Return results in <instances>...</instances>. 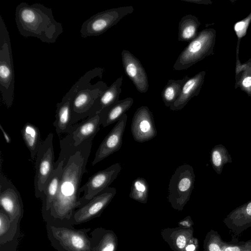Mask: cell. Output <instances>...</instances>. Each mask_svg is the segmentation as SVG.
Wrapping results in <instances>:
<instances>
[{"label": "cell", "mask_w": 251, "mask_h": 251, "mask_svg": "<svg viewBox=\"0 0 251 251\" xmlns=\"http://www.w3.org/2000/svg\"><path fill=\"white\" fill-rule=\"evenodd\" d=\"M123 79V76L122 75L110 86H108L95 102L90 111L89 117L100 113L103 109L119 100L120 95L122 92Z\"/></svg>", "instance_id": "cb8c5ba5"}, {"label": "cell", "mask_w": 251, "mask_h": 251, "mask_svg": "<svg viewBox=\"0 0 251 251\" xmlns=\"http://www.w3.org/2000/svg\"><path fill=\"white\" fill-rule=\"evenodd\" d=\"M90 251H117L118 237L111 230L97 227L90 232Z\"/></svg>", "instance_id": "7402d4cb"}, {"label": "cell", "mask_w": 251, "mask_h": 251, "mask_svg": "<svg viewBox=\"0 0 251 251\" xmlns=\"http://www.w3.org/2000/svg\"><path fill=\"white\" fill-rule=\"evenodd\" d=\"M226 244L217 231L211 229L205 235L203 250L204 251H224Z\"/></svg>", "instance_id": "1f68e13d"}, {"label": "cell", "mask_w": 251, "mask_h": 251, "mask_svg": "<svg viewBox=\"0 0 251 251\" xmlns=\"http://www.w3.org/2000/svg\"><path fill=\"white\" fill-rule=\"evenodd\" d=\"M133 103V99L127 97L119 100L110 106L103 109L99 114L100 123L105 127L115 122H117L123 115L126 114Z\"/></svg>", "instance_id": "603a6c76"}, {"label": "cell", "mask_w": 251, "mask_h": 251, "mask_svg": "<svg viewBox=\"0 0 251 251\" xmlns=\"http://www.w3.org/2000/svg\"><path fill=\"white\" fill-rule=\"evenodd\" d=\"M131 131L135 141L139 143L148 141L157 135L152 112L147 106L139 107L134 114Z\"/></svg>", "instance_id": "4fadbf2b"}, {"label": "cell", "mask_w": 251, "mask_h": 251, "mask_svg": "<svg viewBox=\"0 0 251 251\" xmlns=\"http://www.w3.org/2000/svg\"><path fill=\"white\" fill-rule=\"evenodd\" d=\"M189 78L185 75L179 79H169L161 92V97L166 106L170 107L179 96L182 88Z\"/></svg>", "instance_id": "f1b7e54d"}, {"label": "cell", "mask_w": 251, "mask_h": 251, "mask_svg": "<svg viewBox=\"0 0 251 251\" xmlns=\"http://www.w3.org/2000/svg\"><path fill=\"white\" fill-rule=\"evenodd\" d=\"M127 120V115L125 114L104 138L97 150L92 162L93 166L120 149Z\"/></svg>", "instance_id": "5bb4252c"}, {"label": "cell", "mask_w": 251, "mask_h": 251, "mask_svg": "<svg viewBox=\"0 0 251 251\" xmlns=\"http://www.w3.org/2000/svg\"><path fill=\"white\" fill-rule=\"evenodd\" d=\"M194 228L167 227L161 230L163 239L173 251H188L189 246L197 239Z\"/></svg>", "instance_id": "2e32d148"}, {"label": "cell", "mask_w": 251, "mask_h": 251, "mask_svg": "<svg viewBox=\"0 0 251 251\" xmlns=\"http://www.w3.org/2000/svg\"><path fill=\"white\" fill-rule=\"evenodd\" d=\"M149 195V184L143 177H137L132 183L129 197L142 203L147 202Z\"/></svg>", "instance_id": "4dcf8cb0"}, {"label": "cell", "mask_w": 251, "mask_h": 251, "mask_svg": "<svg viewBox=\"0 0 251 251\" xmlns=\"http://www.w3.org/2000/svg\"><path fill=\"white\" fill-rule=\"evenodd\" d=\"M194 224L190 216H187L178 223V226L184 228H193Z\"/></svg>", "instance_id": "e575fe53"}, {"label": "cell", "mask_w": 251, "mask_h": 251, "mask_svg": "<svg viewBox=\"0 0 251 251\" xmlns=\"http://www.w3.org/2000/svg\"><path fill=\"white\" fill-rule=\"evenodd\" d=\"M181 1L196 4H210L212 1L209 0H181Z\"/></svg>", "instance_id": "d590c367"}, {"label": "cell", "mask_w": 251, "mask_h": 251, "mask_svg": "<svg viewBox=\"0 0 251 251\" xmlns=\"http://www.w3.org/2000/svg\"><path fill=\"white\" fill-rule=\"evenodd\" d=\"M0 128L3 133V136L5 138V140L7 143H10L11 142V139L9 135V134L5 131L3 127L1 125H0Z\"/></svg>", "instance_id": "8d00e7d4"}, {"label": "cell", "mask_w": 251, "mask_h": 251, "mask_svg": "<svg viewBox=\"0 0 251 251\" xmlns=\"http://www.w3.org/2000/svg\"><path fill=\"white\" fill-rule=\"evenodd\" d=\"M104 71V69L101 67H96L87 71L70 89L72 92L71 109L73 126L89 117L95 102L108 87L102 81L91 83V80L96 77L101 79Z\"/></svg>", "instance_id": "3957f363"}, {"label": "cell", "mask_w": 251, "mask_h": 251, "mask_svg": "<svg viewBox=\"0 0 251 251\" xmlns=\"http://www.w3.org/2000/svg\"><path fill=\"white\" fill-rule=\"evenodd\" d=\"M122 61L124 71L141 93L147 92L149 81L147 74L139 60L129 50L122 51Z\"/></svg>", "instance_id": "9a60e30c"}, {"label": "cell", "mask_w": 251, "mask_h": 251, "mask_svg": "<svg viewBox=\"0 0 251 251\" xmlns=\"http://www.w3.org/2000/svg\"><path fill=\"white\" fill-rule=\"evenodd\" d=\"M15 22L20 34L53 44L63 32L61 23L54 18L52 9L39 3L22 2L16 8Z\"/></svg>", "instance_id": "7a4b0ae2"}, {"label": "cell", "mask_w": 251, "mask_h": 251, "mask_svg": "<svg viewBox=\"0 0 251 251\" xmlns=\"http://www.w3.org/2000/svg\"><path fill=\"white\" fill-rule=\"evenodd\" d=\"M46 222L48 238L57 251H90V228L76 229L70 223Z\"/></svg>", "instance_id": "277c9868"}, {"label": "cell", "mask_w": 251, "mask_h": 251, "mask_svg": "<svg viewBox=\"0 0 251 251\" xmlns=\"http://www.w3.org/2000/svg\"><path fill=\"white\" fill-rule=\"evenodd\" d=\"M52 133H50L43 141L36 157L34 180L35 196L41 199L54 169V150Z\"/></svg>", "instance_id": "9c48e42d"}, {"label": "cell", "mask_w": 251, "mask_h": 251, "mask_svg": "<svg viewBox=\"0 0 251 251\" xmlns=\"http://www.w3.org/2000/svg\"><path fill=\"white\" fill-rule=\"evenodd\" d=\"M200 25L198 18L194 15L188 14L182 17L178 23V40L189 42L192 41L199 33Z\"/></svg>", "instance_id": "484cf974"}, {"label": "cell", "mask_w": 251, "mask_h": 251, "mask_svg": "<svg viewBox=\"0 0 251 251\" xmlns=\"http://www.w3.org/2000/svg\"><path fill=\"white\" fill-rule=\"evenodd\" d=\"M15 74L9 32L0 15V92L1 101L7 108L13 104Z\"/></svg>", "instance_id": "5b68a950"}, {"label": "cell", "mask_w": 251, "mask_h": 251, "mask_svg": "<svg viewBox=\"0 0 251 251\" xmlns=\"http://www.w3.org/2000/svg\"><path fill=\"white\" fill-rule=\"evenodd\" d=\"M121 170V164L116 163L91 176L88 181L80 187L81 193L84 192L80 198L81 206L108 187L116 178Z\"/></svg>", "instance_id": "7c38bea8"}, {"label": "cell", "mask_w": 251, "mask_h": 251, "mask_svg": "<svg viewBox=\"0 0 251 251\" xmlns=\"http://www.w3.org/2000/svg\"><path fill=\"white\" fill-rule=\"evenodd\" d=\"M206 72L202 71L189 78L183 85L181 92L169 107L172 111L181 110L194 97L197 96L203 84Z\"/></svg>", "instance_id": "ffe728a7"}, {"label": "cell", "mask_w": 251, "mask_h": 251, "mask_svg": "<svg viewBox=\"0 0 251 251\" xmlns=\"http://www.w3.org/2000/svg\"><path fill=\"white\" fill-rule=\"evenodd\" d=\"M251 23V12L245 18L239 21L234 25V30L237 37L236 62L240 61L239 58V50L241 40L246 35L249 25Z\"/></svg>", "instance_id": "d6a6232c"}, {"label": "cell", "mask_w": 251, "mask_h": 251, "mask_svg": "<svg viewBox=\"0 0 251 251\" xmlns=\"http://www.w3.org/2000/svg\"><path fill=\"white\" fill-rule=\"evenodd\" d=\"M251 97V58L244 63L236 62L235 88Z\"/></svg>", "instance_id": "4316f807"}, {"label": "cell", "mask_w": 251, "mask_h": 251, "mask_svg": "<svg viewBox=\"0 0 251 251\" xmlns=\"http://www.w3.org/2000/svg\"><path fill=\"white\" fill-rule=\"evenodd\" d=\"M133 11L132 6H126L98 12L83 23L80 30L81 36L86 38L101 35Z\"/></svg>", "instance_id": "ba28073f"}, {"label": "cell", "mask_w": 251, "mask_h": 251, "mask_svg": "<svg viewBox=\"0 0 251 251\" xmlns=\"http://www.w3.org/2000/svg\"><path fill=\"white\" fill-rule=\"evenodd\" d=\"M20 224L11 222L9 216L0 208V245L7 243L19 236Z\"/></svg>", "instance_id": "83f0119b"}, {"label": "cell", "mask_w": 251, "mask_h": 251, "mask_svg": "<svg viewBox=\"0 0 251 251\" xmlns=\"http://www.w3.org/2000/svg\"><path fill=\"white\" fill-rule=\"evenodd\" d=\"M63 164L62 159L59 156L57 160L54 163V169L41 198L42 202V215L48 212L56 198L62 176Z\"/></svg>", "instance_id": "d6986e66"}, {"label": "cell", "mask_w": 251, "mask_h": 251, "mask_svg": "<svg viewBox=\"0 0 251 251\" xmlns=\"http://www.w3.org/2000/svg\"><path fill=\"white\" fill-rule=\"evenodd\" d=\"M224 251H251V239L239 243L226 242Z\"/></svg>", "instance_id": "836d02e7"}, {"label": "cell", "mask_w": 251, "mask_h": 251, "mask_svg": "<svg viewBox=\"0 0 251 251\" xmlns=\"http://www.w3.org/2000/svg\"><path fill=\"white\" fill-rule=\"evenodd\" d=\"M0 204L11 222L20 224L24 216L21 195L12 182L1 173L0 175Z\"/></svg>", "instance_id": "8fae6325"}, {"label": "cell", "mask_w": 251, "mask_h": 251, "mask_svg": "<svg viewBox=\"0 0 251 251\" xmlns=\"http://www.w3.org/2000/svg\"><path fill=\"white\" fill-rule=\"evenodd\" d=\"M100 125V117L99 113L75 125L68 134L73 144L76 147L87 140L94 139Z\"/></svg>", "instance_id": "ac0fdd59"}, {"label": "cell", "mask_w": 251, "mask_h": 251, "mask_svg": "<svg viewBox=\"0 0 251 251\" xmlns=\"http://www.w3.org/2000/svg\"><path fill=\"white\" fill-rule=\"evenodd\" d=\"M210 162L213 169L220 175L225 164L232 162V158L225 146L221 144L215 146L210 151Z\"/></svg>", "instance_id": "f546056e"}, {"label": "cell", "mask_w": 251, "mask_h": 251, "mask_svg": "<svg viewBox=\"0 0 251 251\" xmlns=\"http://www.w3.org/2000/svg\"><path fill=\"white\" fill-rule=\"evenodd\" d=\"M223 222L235 237L251 227V200L232 210Z\"/></svg>", "instance_id": "e0dca14e"}, {"label": "cell", "mask_w": 251, "mask_h": 251, "mask_svg": "<svg viewBox=\"0 0 251 251\" xmlns=\"http://www.w3.org/2000/svg\"><path fill=\"white\" fill-rule=\"evenodd\" d=\"M116 194V189L108 187L95 196L74 213L70 223L77 225L100 216Z\"/></svg>", "instance_id": "30bf717a"}, {"label": "cell", "mask_w": 251, "mask_h": 251, "mask_svg": "<svg viewBox=\"0 0 251 251\" xmlns=\"http://www.w3.org/2000/svg\"><path fill=\"white\" fill-rule=\"evenodd\" d=\"M71 98L72 92L69 90L61 101L56 104L55 120L53 125L58 135L69 133L74 126L71 123Z\"/></svg>", "instance_id": "44dd1931"}, {"label": "cell", "mask_w": 251, "mask_h": 251, "mask_svg": "<svg viewBox=\"0 0 251 251\" xmlns=\"http://www.w3.org/2000/svg\"><path fill=\"white\" fill-rule=\"evenodd\" d=\"M21 133L23 140L30 152L31 158L34 160L43 142L40 130L34 125L26 123L23 127Z\"/></svg>", "instance_id": "d4e9b609"}, {"label": "cell", "mask_w": 251, "mask_h": 251, "mask_svg": "<svg viewBox=\"0 0 251 251\" xmlns=\"http://www.w3.org/2000/svg\"><path fill=\"white\" fill-rule=\"evenodd\" d=\"M93 140H87L76 147L68 134L60 140L59 156L63 162L62 176L50 210L42 215L45 221L70 223L75 211L81 206L80 183L86 172Z\"/></svg>", "instance_id": "6da1fadb"}, {"label": "cell", "mask_w": 251, "mask_h": 251, "mask_svg": "<svg viewBox=\"0 0 251 251\" xmlns=\"http://www.w3.org/2000/svg\"><path fill=\"white\" fill-rule=\"evenodd\" d=\"M195 175L191 165L178 167L172 176L168 187V200L172 208L181 211L189 201L194 188Z\"/></svg>", "instance_id": "52a82bcc"}, {"label": "cell", "mask_w": 251, "mask_h": 251, "mask_svg": "<svg viewBox=\"0 0 251 251\" xmlns=\"http://www.w3.org/2000/svg\"><path fill=\"white\" fill-rule=\"evenodd\" d=\"M216 31L206 28L199 32L178 55L174 66L176 71L187 69L214 53Z\"/></svg>", "instance_id": "8992f818"}]
</instances>
